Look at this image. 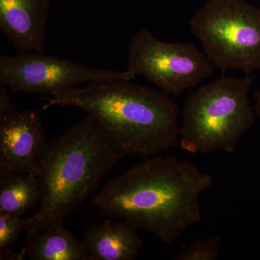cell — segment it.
Here are the masks:
<instances>
[{
  "label": "cell",
  "mask_w": 260,
  "mask_h": 260,
  "mask_svg": "<svg viewBox=\"0 0 260 260\" xmlns=\"http://www.w3.org/2000/svg\"><path fill=\"white\" fill-rule=\"evenodd\" d=\"M255 78L222 75L191 93L181 111L179 145L189 153H232L255 123L249 90Z\"/></svg>",
  "instance_id": "obj_4"
},
{
  "label": "cell",
  "mask_w": 260,
  "mask_h": 260,
  "mask_svg": "<svg viewBox=\"0 0 260 260\" xmlns=\"http://www.w3.org/2000/svg\"><path fill=\"white\" fill-rule=\"evenodd\" d=\"M127 70L140 75L170 96H179L213 74L215 67L191 42H166L141 29L132 37Z\"/></svg>",
  "instance_id": "obj_6"
},
{
  "label": "cell",
  "mask_w": 260,
  "mask_h": 260,
  "mask_svg": "<svg viewBox=\"0 0 260 260\" xmlns=\"http://www.w3.org/2000/svg\"><path fill=\"white\" fill-rule=\"evenodd\" d=\"M189 24L215 68L260 70V8L247 0H208Z\"/></svg>",
  "instance_id": "obj_5"
},
{
  "label": "cell",
  "mask_w": 260,
  "mask_h": 260,
  "mask_svg": "<svg viewBox=\"0 0 260 260\" xmlns=\"http://www.w3.org/2000/svg\"><path fill=\"white\" fill-rule=\"evenodd\" d=\"M254 97H255L254 110H255L256 115L260 119V88L259 90L256 92Z\"/></svg>",
  "instance_id": "obj_16"
},
{
  "label": "cell",
  "mask_w": 260,
  "mask_h": 260,
  "mask_svg": "<svg viewBox=\"0 0 260 260\" xmlns=\"http://www.w3.org/2000/svg\"><path fill=\"white\" fill-rule=\"evenodd\" d=\"M43 109L59 106L85 111L123 156L148 158L179 145L181 109L161 90L111 80L61 90Z\"/></svg>",
  "instance_id": "obj_2"
},
{
  "label": "cell",
  "mask_w": 260,
  "mask_h": 260,
  "mask_svg": "<svg viewBox=\"0 0 260 260\" xmlns=\"http://www.w3.org/2000/svg\"><path fill=\"white\" fill-rule=\"evenodd\" d=\"M213 183V177L193 162L155 155L111 181L92 204L171 246L201 221L200 196Z\"/></svg>",
  "instance_id": "obj_1"
},
{
  "label": "cell",
  "mask_w": 260,
  "mask_h": 260,
  "mask_svg": "<svg viewBox=\"0 0 260 260\" xmlns=\"http://www.w3.org/2000/svg\"><path fill=\"white\" fill-rule=\"evenodd\" d=\"M10 90L0 85V116L16 112L14 104L12 102Z\"/></svg>",
  "instance_id": "obj_15"
},
{
  "label": "cell",
  "mask_w": 260,
  "mask_h": 260,
  "mask_svg": "<svg viewBox=\"0 0 260 260\" xmlns=\"http://www.w3.org/2000/svg\"><path fill=\"white\" fill-rule=\"evenodd\" d=\"M128 71L95 69L45 53L27 51L0 56V85L14 93L45 94L104 80H133Z\"/></svg>",
  "instance_id": "obj_7"
},
{
  "label": "cell",
  "mask_w": 260,
  "mask_h": 260,
  "mask_svg": "<svg viewBox=\"0 0 260 260\" xmlns=\"http://www.w3.org/2000/svg\"><path fill=\"white\" fill-rule=\"evenodd\" d=\"M122 157L89 115L48 143L39 174L42 198L26 218V239L63 223Z\"/></svg>",
  "instance_id": "obj_3"
},
{
  "label": "cell",
  "mask_w": 260,
  "mask_h": 260,
  "mask_svg": "<svg viewBox=\"0 0 260 260\" xmlns=\"http://www.w3.org/2000/svg\"><path fill=\"white\" fill-rule=\"evenodd\" d=\"M25 255L32 260H89L88 249L83 241L56 224L30 239L23 248Z\"/></svg>",
  "instance_id": "obj_11"
},
{
  "label": "cell",
  "mask_w": 260,
  "mask_h": 260,
  "mask_svg": "<svg viewBox=\"0 0 260 260\" xmlns=\"http://www.w3.org/2000/svg\"><path fill=\"white\" fill-rule=\"evenodd\" d=\"M41 198L39 176L15 174L0 177V213L21 216L39 204Z\"/></svg>",
  "instance_id": "obj_12"
},
{
  "label": "cell",
  "mask_w": 260,
  "mask_h": 260,
  "mask_svg": "<svg viewBox=\"0 0 260 260\" xmlns=\"http://www.w3.org/2000/svg\"><path fill=\"white\" fill-rule=\"evenodd\" d=\"M47 143L40 114L35 109L0 116V177L39 176Z\"/></svg>",
  "instance_id": "obj_8"
},
{
  "label": "cell",
  "mask_w": 260,
  "mask_h": 260,
  "mask_svg": "<svg viewBox=\"0 0 260 260\" xmlns=\"http://www.w3.org/2000/svg\"><path fill=\"white\" fill-rule=\"evenodd\" d=\"M20 217L0 213V251L16 242L20 234L25 230L26 218Z\"/></svg>",
  "instance_id": "obj_14"
},
{
  "label": "cell",
  "mask_w": 260,
  "mask_h": 260,
  "mask_svg": "<svg viewBox=\"0 0 260 260\" xmlns=\"http://www.w3.org/2000/svg\"><path fill=\"white\" fill-rule=\"evenodd\" d=\"M136 227L127 222L92 225L85 231L83 242L89 260H133L141 251V239Z\"/></svg>",
  "instance_id": "obj_10"
},
{
  "label": "cell",
  "mask_w": 260,
  "mask_h": 260,
  "mask_svg": "<svg viewBox=\"0 0 260 260\" xmlns=\"http://www.w3.org/2000/svg\"><path fill=\"white\" fill-rule=\"evenodd\" d=\"M221 239L220 236L209 239H195L184 246L174 256L176 260H216L220 255Z\"/></svg>",
  "instance_id": "obj_13"
},
{
  "label": "cell",
  "mask_w": 260,
  "mask_h": 260,
  "mask_svg": "<svg viewBox=\"0 0 260 260\" xmlns=\"http://www.w3.org/2000/svg\"><path fill=\"white\" fill-rule=\"evenodd\" d=\"M51 0H0V29L18 53H45Z\"/></svg>",
  "instance_id": "obj_9"
}]
</instances>
